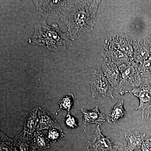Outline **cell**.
I'll return each instance as SVG.
<instances>
[{"mask_svg":"<svg viewBox=\"0 0 151 151\" xmlns=\"http://www.w3.org/2000/svg\"><path fill=\"white\" fill-rule=\"evenodd\" d=\"M124 100H120L114 105L107 118L108 123L115 124L116 122L126 116L127 111L124 109Z\"/></svg>","mask_w":151,"mask_h":151,"instance_id":"15","label":"cell"},{"mask_svg":"<svg viewBox=\"0 0 151 151\" xmlns=\"http://www.w3.org/2000/svg\"><path fill=\"white\" fill-rule=\"evenodd\" d=\"M40 107H35L30 111L24 120V130L25 134L33 136L35 130H37L39 124Z\"/></svg>","mask_w":151,"mask_h":151,"instance_id":"10","label":"cell"},{"mask_svg":"<svg viewBox=\"0 0 151 151\" xmlns=\"http://www.w3.org/2000/svg\"><path fill=\"white\" fill-rule=\"evenodd\" d=\"M130 92L137 97L139 100V105L135 110L142 109V120L144 118V113L146 109L150 110L151 108V80L147 79L144 83H142L138 87L135 88L131 91H123L121 93Z\"/></svg>","mask_w":151,"mask_h":151,"instance_id":"6","label":"cell"},{"mask_svg":"<svg viewBox=\"0 0 151 151\" xmlns=\"http://www.w3.org/2000/svg\"><path fill=\"white\" fill-rule=\"evenodd\" d=\"M118 151H132L130 149L128 148L127 147H124V145L122 144H118Z\"/></svg>","mask_w":151,"mask_h":151,"instance_id":"22","label":"cell"},{"mask_svg":"<svg viewBox=\"0 0 151 151\" xmlns=\"http://www.w3.org/2000/svg\"><path fill=\"white\" fill-rule=\"evenodd\" d=\"M93 98L98 97H109L114 99L113 87L110 83L103 70L99 68L95 71L90 83Z\"/></svg>","mask_w":151,"mask_h":151,"instance_id":"4","label":"cell"},{"mask_svg":"<svg viewBox=\"0 0 151 151\" xmlns=\"http://www.w3.org/2000/svg\"><path fill=\"white\" fill-rule=\"evenodd\" d=\"M74 102L75 98L73 94L69 93L64 95L58 102L59 109L57 112L56 115L58 114V113L60 109L66 110L68 113H70V110L73 108Z\"/></svg>","mask_w":151,"mask_h":151,"instance_id":"17","label":"cell"},{"mask_svg":"<svg viewBox=\"0 0 151 151\" xmlns=\"http://www.w3.org/2000/svg\"><path fill=\"white\" fill-rule=\"evenodd\" d=\"M139 70L141 77L151 80V55L141 65H139Z\"/></svg>","mask_w":151,"mask_h":151,"instance_id":"18","label":"cell"},{"mask_svg":"<svg viewBox=\"0 0 151 151\" xmlns=\"http://www.w3.org/2000/svg\"><path fill=\"white\" fill-rule=\"evenodd\" d=\"M35 146L38 150H42L48 148L50 147V141L40 131H36L33 134Z\"/></svg>","mask_w":151,"mask_h":151,"instance_id":"16","label":"cell"},{"mask_svg":"<svg viewBox=\"0 0 151 151\" xmlns=\"http://www.w3.org/2000/svg\"><path fill=\"white\" fill-rule=\"evenodd\" d=\"M81 111L83 115L82 126L84 127L92 124L101 125L105 122L106 116L104 113L99 111L98 105L93 110H87L82 108Z\"/></svg>","mask_w":151,"mask_h":151,"instance_id":"9","label":"cell"},{"mask_svg":"<svg viewBox=\"0 0 151 151\" xmlns=\"http://www.w3.org/2000/svg\"><path fill=\"white\" fill-rule=\"evenodd\" d=\"M118 144L116 145L110 136L102 134L100 125H98L94 133L90 136L87 144L88 151H118Z\"/></svg>","mask_w":151,"mask_h":151,"instance_id":"5","label":"cell"},{"mask_svg":"<svg viewBox=\"0 0 151 151\" xmlns=\"http://www.w3.org/2000/svg\"><path fill=\"white\" fill-rule=\"evenodd\" d=\"M99 1H68L60 15L70 38L75 40L93 29Z\"/></svg>","mask_w":151,"mask_h":151,"instance_id":"1","label":"cell"},{"mask_svg":"<svg viewBox=\"0 0 151 151\" xmlns=\"http://www.w3.org/2000/svg\"><path fill=\"white\" fill-rule=\"evenodd\" d=\"M145 134H142L139 131L133 133H126L125 137L127 142V147L132 151L141 149L145 141Z\"/></svg>","mask_w":151,"mask_h":151,"instance_id":"13","label":"cell"},{"mask_svg":"<svg viewBox=\"0 0 151 151\" xmlns=\"http://www.w3.org/2000/svg\"><path fill=\"white\" fill-rule=\"evenodd\" d=\"M39 124L37 131L45 129H50L52 128H56L63 131L60 125L55 119L49 111L46 109L40 108V109Z\"/></svg>","mask_w":151,"mask_h":151,"instance_id":"12","label":"cell"},{"mask_svg":"<svg viewBox=\"0 0 151 151\" xmlns=\"http://www.w3.org/2000/svg\"><path fill=\"white\" fill-rule=\"evenodd\" d=\"M71 40L68 32H62L56 24L50 26L45 19L42 22L36 25L34 34L28 42L56 51L72 45Z\"/></svg>","mask_w":151,"mask_h":151,"instance_id":"2","label":"cell"},{"mask_svg":"<svg viewBox=\"0 0 151 151\" xmlns=\"http://www.w3.org/2000/svg\"><path fill=\"white\" fill-rule=\"evenodd\" d=\"M108 49H105L107 52H105L107 57L112 60L113 62H115L116 64L119 65L125 63H129L132 61L130 57L127 55L117 49L113 48L110 46Z\"/></svg>","mask_w":151,"mask_h":151,"instance_id":"14","label":"cell"},{"mask_svg":"<svg viewBox=\"0 0 151 151\" xmlns=\"http://www.w3.org/2000/svg\"><path fill=\"white\" fill-rule=\"evenodd\" d=\"M141 149L142 151H151V136L144 142Z\"/></svg>","mask_w":151,"mask_h":151,"instance_id":"21","label":"cell"},{"mask_svg":"<svg viewBox=\"0 0 151 151\" xmlns=\"http://www.w3.org/2000/svg\"><path fill=\"white\" fill-rule=\"evenodd\" d=\"M133 61L141 65L151 55V42L146 38L134 40Z\"/></svg>","mask_w":151,"mask_h":151,"instance_id":"8","label":"cell"},{"mask_svg":"<svg viewBox=\"0 0 151 151\" xmlns=\"http://www.w3.org/2000/svg\"><path fill=\"white\" fill-rule=\"evenodd\" d=\"M65 136L63 131L56 128H52L48 130L47 137L50 141L55 142L61 139Z\"/></svg>","mask_w":151,"mask_h":151,"instance_id":"19","label":"cell"},{"mask_svg":"<svg viewBox=\"0 0 151 151\" xmlns=\"http://www.w3.org/2000/svg\"><path fill=\"white\" fill-rule=\"evenodd\" d=\"M134 40L127 37H114L110 41V46L125 53L130 58L133 57Z\"/></svg>","mask_w":151,"mask_h":151,"instance_id":"11","label":"cell"},{"mask_svg":"<svg viewBox=\"0 0 151 151\" xmlns=\"http://www.w3.org/2000/svg\"><path fill=\"white\" fill-rule=\"evenodd\" d=\"M65 126L70 130H74L78 127V119L72 116L70 113L66 114L64 120Z\"/></svg>","mask_w":151,"mask_h":151,"instance_id":"20","label":"cell"},{"mask_svg":"<svg viewBox=\"0 0 151 151\" xmlns=\"http://www.w3.org/2000/svg\"><path fill=\"white\" fill-rule=\"evenodd\" d=\"M146 119H147V121L149 127L151 129V110L150 111L149 110V112L147 114Z\"/></svg>","mask_w":151,"mask_h":151,"instance_id":"23","label":"cell"},{"mask_svg":"<svg viewBox=\"0 0 151 151\" xmlns=\"http://www.w3.org/2000/svg\"><path fill=\"white\" fill-rule=\"evenodd\" d=\"M121 65L119 66L120 82L118 89H122L128 86L139 87L142 84L139 65L131 61Z\"/></svg>","mask_w":151,"mask_h":151,"instance_id":"3","label":"cell"},{"mask_svg":"<svg viewBox=\"0 0 151 151\" xmlns=\"http://www.w3.org/2000/svg\"><path fill=\"white\" fill-rule=\"evenodd\" d=\"M68 1H34L37 9L44 19L49 15L58 16L62 13Z\"/></svg>","mask_w":151,"mask_h":151,"instance_id":"7","label":"cell"}]
</instances>
